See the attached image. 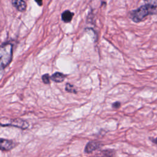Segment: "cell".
<instances>
[{
  "instance_id": "6da1fadb",
  "label": "cell",
  "mask_w": 157,
  "mask_h": 157,
  "mask_svg": "<svg viewBox=\"0 0 157 157\" xmlns=\"http://www.w3.org/2000/svg\"><path fill=\"white\" fill-rule=\"evenodd\" d=\"M12 58V45L6 44L0 47V70L4 69L10 63Z\"/></svg>"
},
{
  "instance_id": "7a4b0ae2",
  "label": "cell",
  "mask_w": 157,
  "mask_h": 157,
  "mask_svg": "<svg viewBox=\"0 0 157 157\" xmlns=\"http://www.w3.org/2000/svg\"><path fill=\"white\" fill-rule=\"evenodd\" d=\"M155 10V7L146 4L141 6L137 10L132 11L131 13V17L134 21L139 22L147 15L153 13Z\"/></svg>"
},
{
  "instance_id": "3957f363",
  "label": "cell",
  "mask_w": 157,
  "mask_h": 157,
  "mask_svg": "<svg viewBox=\"0 0 157 157\" xmlns=\"http://www.w3.org/2000/svg\"><path fill=\"white\" fill-rule=\"evenodd\" d=\"M7 122V123H4L1 124V126H15L17 128H20L21 129H26L28 127V123L20 119H15V120H6Z\"/></svg>"
},
{
  "instance_id": "277c9868",
  "label": "cell",
  "mask_w": 157,
  "mask_h": 157,
  "mask_svg": "<svg viewBox=\"0 0 157 157\" xmlns=\"http://www.w3.org/2000/svg\"><path fill=\"white\" fill-rule=\"evenodd\" d=\"M15 147V144L13 141L4 139H0V150H10L12 149Z\"/></svg>"
},
{
  "instance_id": "5b68a950",
  "label": "cell",
  "mask_w": 157,
  "mask_h": 157,
  "mask_svg": "<svg viewBox=\"0 0 157 157\" xmlns=\"http://www.w3.org/2000/svg\"><path fill=\"white\" fill-rule=\"evenodd\" d=\"M101 144L97 142H90L85 147V152H86L87 153H90L93 152V151H94L95 150H97L98 148H99L101 147Z\"/></svg>"
},
{
  "instance_id": "8992f818",
  "label": "cell",
  "mask_w": 157,
  "mask_h": 157,
  "mask_svg": "<svg viewBox=\"0 0 157 157\" xmlns=\"http://www.w3.org/2000/svg\"><path fill=\"white\" fill-rule=\"evenodd\" d=\"M13 6L19 11H25L26 8V4L23 0H12Z\"/></svg>"
},
{
  "instance_id": "52a82bcc",
  "label": "cell",
  "mask_w": 157,
  "mask_h": 157,
  "mask_svg": "<svg viewBox=\"0 0 157 157\" xmlns=\"http://www.w3.org/2000/svg\"><path fill=\"white\" fill-rule=\"evenodd\" d=\"M65 77L66 76L64 74L60 72H55L51 76V79L55 82L59 83V82H62L64 80Z\"/></svg>"
},
{
  "instance_id": "ba28073f",
  "label": "cell",
  "mask_w": 157,
  "mask_h": 157,
  "mask_svg": "<svg viewBox=\"0 0 157 157\" xmlns=\"http://www.w3.org/2000/svg\"><path fill=\"white\" fill-rule=\"evenodd\" d=\"M73 16H74V13L72 12H70L69 10H66L62 13L61 18L64 22L67 23L71 21Z\"/></svg>"
},
{
  "instance_id": "9c48e42d",
  "label": "cell",
  "mask_w": 157,
  "mask_h": 157,
  "mask_svg": "<svg viewBox=\"0 0 157 157\" xmlns=\"http://www.w3.org/2000/svg\"><path fill=\"white\" fill-rule=\"evenodd\" d=\"M66 90L69 93H75L76 90L75 89L74 86L72 85H71L70 83H67L66 85Z\"/></svg>"
},
{
  "instance_id": "30bf717a",
  "label": "cell",
  "mask_w": 157,
  "mask_h": 157,
  "mask_svg": "<svg viewBox=\"0 0 157 157\" xmlns=\"http://www.w3.org/2000/svg\"><path fill=\"white\" fill-rule=\"evenodd\" d=\"M147 4L151 6L154 7H157V0H144Z\"/></svg>"
},
{
  "instance_id": "8fae6325",
  "label": "cell",
  "mask_w": 157,
  "mask_h": 157,
  "mask_svg": "<svg viewBox=\"0 0 157 157\" xmlns=\"http://www.w3.org/2000/svg\"><path fill=\"white\" fill-rule=\"evenodd\" d=\"M42 79L44 83L45 84H48L50 83V76L47 74L43 75L42 77Z\"/></svg>"
},
{
  "instance_id": "7c38bea8",
  "label": "cell",
  "mask_w": 157,
  "mask_h": 157,
  "mask_svg": "<svg viewBox=\"0 0 157 157\" xmlns=\"http://www.w3.org/2000/svg\"><path fill=\"white\" fill-rule=\"evenodd\" d=\"M112 107L113 108H115V109H118L120 107V103L119 102H115V103L113 104L112 105Z\"/></svg>"
},
{
  "instance_id": "4fadbf2b",
  "label": "cell",
  "mask_w": 157,
  "mask_h": 157,
  "mask_svg": "<svg viewBox=\"0 0 157 157\" xmlns=\"http://www.w3.org/2000/svg\"><path fill=\"white\" fill-rule=\"evenodd\" d=\"M35 1L39 5L41 6L42 4V0H35Z\"/></svg>"
}]
</instances>
